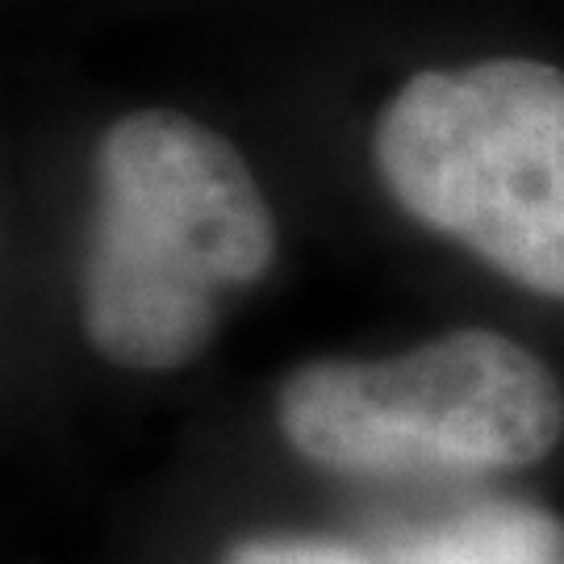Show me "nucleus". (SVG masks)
I'll return each mask as SVG.
<instances>
[{"label":"nucleus","mask_w":564,"mask_h":564,"mask_svg":"<svg viewBox=\"0 0 564 564\" xmlns=\"http://www.w3.org/2000/svg\"><path fill=\"white\" fill-rule=\"evenodd\" d=\"M276 256V223L242 155L202 121L142 109L97 151L80 323L105 360L167 372L202 351L226 293Z\"/></svg>","instance_id":"f257e3e1"},{"label":"nucleus","mask_w":564,"mask_h":564,"mask_svg":"<svg viewBox=\"0 0 564 564\" xmlns=\"http://www.w3.org/2000/svg\"><path fill=\"white\" fill-rule=\"evenodd\" d=\"M377 172L414 223L564 297V72L489 59L419 72L377 121Z\"/></svg>","instance_id":"f03ea898"},{"label":"nucleus","mask_w":564,"mask_h":564,"mask_svg":"<svg viewBox=\"0 0 564 564\" xmlns=\"http://www.w3.org/2000/svg\"><path fill=\"white\" fill-rule=\"evenodd\" d=\"M289 447L347 477H473L544 460L564 435L552 368L494 330L389 360H318L281 389Z\"/></svg>","instance_id":"7ed1b4c3"},{"label":"nucleus","mask_w":564,"mask_h":564,"mask_svg":"<svg viewBox=\"0 0 564 564\" xmlns=\"http://www.w3.org/2000/svg\"><path fill=\"white\" fill-rule=\"evenodd\" d=\"M389 564H564V523L527 502H477L393 531Z\"/></svg>","instance_id":"20e7f679"},{"label":"nucleus","mask_w":564,"mask_h":564,"mask_svg":"<svg viewBox=\"0 0 564 564\" xmlns=\"http://www.w3.org/2000/svg\"><path fill=\"white\" fill-rule=\"evenodd\" d=\"M223 564H381L351 547L326 544V540H251L235 547Z\"/></svg>","instance_id":"39448f33"}]
</instances>
